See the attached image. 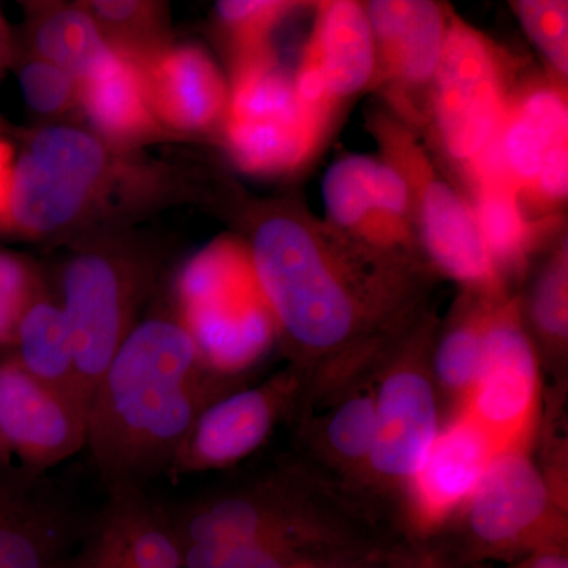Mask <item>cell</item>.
Returning a JSON list of instances; mask_svg holds the SVG:
<instances>
[{
  "instance_id": "1",
  "label": "cell",
  "mask_w": 568,
  "mask_h": 568,
  "mask_svg": "<svg viewBox=\"0 0 568 568\" xmlns=\"http://www.w3.org/2000/svg\"><path fill=\"white\" fill-rule=\"evenodd\" d=\"M250 253L305 390L365 373L402 342L414 308L413 263L372 252L294 207L254 226Z\"/></svg>"
},
{
  "instance_id": "2",
  "label": "cell",
  "mask_w": 568,
  "mask_h": 568,
  "mask_svg": "<svg viewBox=\"0 0 568 568\" xmlns=\"http://www.w3.org/2000/svg\"><path fill=\"white\" fill-rule=\"evenodd\" d=\"M230 394L181 320L149 317L119 347L93 390L88 444L108 491L170 476L205 406Z\"/></svg>"
},
{
  "instance_id": "3",
  "label": "cell",
  "mask_w": 568,
  "mask_h": 568,
  "mask_svg": "<svg viewBox=\"0 0 568 568\" xmlns=\"http://www.w3.org/2000/svg\"><path fill=\"white\" fill-rule=\"evenodd\" d=\"M126 171L99 134L43 126L14 159L0 227L26 239L69 234L102 211Z\"/></svg>"
},
{
  "instance_id": "4",
  "label": "cell",
  "mask_w": 568,
  "mask_h": 568,
  "mask_svg": "<svg viewBox=\"0 0 568 568\" xmlns=\"http://www.w3.org/2000/svg\"><path fill=\"white\" fill-rule=\"evenodd\" d=\"M178 290L179 320L215 375L233 376L250 368L280 336L250 246L237 239L224 235L194 254Z\"/></svg>"
},
{
  "instance_id": "5",
  "label": "cell",
  "mask_w": 568,
  "mask_h": 568,
  "mask_svg": "<svg viewBox=\"0 0 568 568\" xmlns=\"http://www.w3.org/2000/svg\"><path fill=\"white\" fill-rule=\"evenodd\" d=\"M173 521L182 547L324 538L366 541L302 467H283L250 487L193 504Z\"/></svg>"
},
{
  "instance_id": "6",
  "label": "cell",
  "mask_w": 568,
  "mask_h": 568,
  "mask_svg": "<svg viewBox=\"0 0 568 568\" xmlns=\"http://www.w3.org/2000/svg\"><path fill=\"white\" fill-rule=\"evenodd\" d=\"M459 514L462 532L452 552L465 566L567 551V508L562 491L528 450L497 455Z\"/></svg>"
},
{
  "instance_id": "7",
  "label": "cell",
  "mask_w": 568,
  "mask_h": 568,
  "mask_svg": "<svg viewBox=\"0 0 568 568\" xmlns=\"http://www.w3.org/2000/svg\"><path fill=\"white\" fill-rule=\"evenodd\" d=\"M368 123L381 159L407 183L417 241L437 271L470 293L506 294L481 241L470 201L436 170L409 125L383 112H375Z\"/></svg>"
},
{
  "instance_id": "8",
  "label": "cell",
  "mask_w": 568,
  "mask_h": 568,
  "mask_svg": "<svg viewBox=\"0 0 568 568\" xmlns=\"http://www.w3.org/2000/svg\"><path fill=\"white\" fill-rule=\"evenodd\" d=\"M510 100L499 48L473 26L448 14L426 112L437 145L465 178L495 149Z\"/></svg>"
},
{
  "instance_id": "9",
  "label": "cell",
  "mask_w": 568,
  "mask_h": 568,
  "mask_svg": "<svg viewBox=\"0 0 568 568\" xmlns=\"http://www.w3.org/2000/svg\"><path fill=\"white\" fill-rule=\"evenodd\" d=\"M324 134L306 114L274 48L234 55L224 112L231 159L248 174L276 175L312 159Z\"/></svg>"
},
{
  "instance_id": "10",
  "label": "cell",
  "mask_w": 568,
  "mask_h": 568,
  "mask_svg": "<svg viewBox=\"0 0 568 568\" xmlns=\"http://www.w3.org/2000/svg\"><path fill=\"white\" fill-rule=\"evenodd\" d=\"M428 334H413L375 369V436L364 484L406 488L439 435Z\"/></svg>"
},
{
  "instance_id": "11",
  "label": "cell",
  "mask_w": 568,
  "mask_h": 568,
  "mask_svg": "<svg viewBox=\"0 0 568 568\" xmlns=\"http://www.w3.org/2000/svg\"><path fill=\"white\" fill-rule=\"evenodd\" d=\"M540 362L518 298H497L476 386L457 414L488 437L497 454L528 450L540 414ZM455 416V414H454Z\"/></svg>"
},
{
  "instance_id": "12",
  "label": "cell",
  "mask_w": 568,
  "mask_h": 568,
  "mask_svg": "<svg viewBox=\"0 0 568 568\" xmlns=\"http://www.w3.org/2000/svg\"><path fill=\"white\" fill-rule=\"evenodd\" d=\"M144 286V276L134 265L97 250L77 254L63 267L59 305L89 405L119 347L136 327Z\"/></svg>"
},
{
  "instance_id": "13",
  "label": "cell",
  "mask_w": 568,
  "mask_h": 568,
  "mask_svg": "<svg viewBox=\"0 0 568 568\" xmlns=\"http://www.w3.org/2000/svg\"><path fill=\"white\" fill-rule=\"evenodd\" d=\"M327 223L366 250L413 263L417 246L409 189L384 159L346 155L323 178Z\"/></svg>"
},
{
  "instance_id": "14",
  "label": "cell",
  "mask_w": 568,
  "mask_h": 568,
  "mask_svg": "<svg viewBox=\"0 0 568 568\" xmlns=\"http://www.w3.org/2000/svg\"><path fill=\"white\" fill-rule=\"evenodd\" d=\"M375 70V39L364 3H317L294 84L302 106L321 132H327L339 104L373 84Z\"/></svg>"
},
{
  "instance_id": "15",
  "label": "cell",
  "mask_w": 568,
  "mask_h": 568,
  "mask_svg": "<svg viewBox=\"0 0 568 568\" xmlns=\"http://www.w3.org/2000/svg\"><path fill=\"white\" fill-rule=\"evenodd\" d=\"M304 390V379L293 368L261 386L220 396L193 422L170 476L237 465L263 446L284 414L302 403Z\"/></svg>"
},
{
  "instance_id": "16",
  "label": "cell",
  "mask_w": 568,
  "mask_h": 568,
  "mask_svg": "<svg viewBox=\"0 0 568 568\" xmlns=\"http://www.w3.org/2000/svg\"><path fill=\"white\" fill-rule=\"evenodd\" d=\"M375 39L373 84L383 85L403 123L420 119L418 99L429 91L446 40L448 10L429 0H373L364 3Z\"/></svg>"
},
{
  "instance_id": "17",
  "label": "cell",
  "mask_w": 568,
  "mask_h": 568,
  "mask_svg": "<svg viewBox=\"0 0 568 568\" xmlns=\"http://www.w3.org/2000/svg\"><path fill=\"white\" fill-rule=\"evenodd\" d=\"M0 435L21 466L47 473L88 444V409L9 358L0 364Z\"/></svg>"
},
{
  "instance_id": "18",
  "label": "cell",
  "mask_w": 568,
  "mask_h": 568,
  "mask_svg": "<svg viewBox=\"0 0 568 568\" xmlns=\"http://www.w3.org/2000/svg\"><path fill=\"white\" fill-rule=\"evenodd\" d=\"M80 532L44 473L0 465V568L74 567Z\"/></svg>"
},
{
  "instance_id": "19",
  "label": "cell",
  "mask_w": 568,
  "mask_h": 568,
  "mask_svg": "<svg viewBox=\"0 0 568 568\" xmlns=\"http://www.w3.org/2000/svg\"><path fill=\"white\" fill-rule=\"evenodd\" d=\"M497 455L469 418L452 416L406 485L414 532L432 536L459 514Z\"/></svg>"
},
{
  "instance_id": "20",
  "label": "cell",
  "mask_w": 568,
  "mask_h": 568,
  "mask_svg": "<svg viewBox=\"0 0 568 568\" xmlns=\"http://www.w3.org/2000/svg\"><path fill=\"white\" fill-rule=\"evenodd\" d=\"M495 151L523 204L538 179L566 170L568 104L562 84L537 82L511 95Z\"/></svg>"
},
{
  "instance_id": "21",
  "label": "cell",
  "mask_w": 568,
  "mask_h": 568,
  "mask_svg": "<svg viewBox=\"0 0 568 568\" xmlns=\"http://www.w3.org/2000/svg\"><path fill=\"white\" fill-rule=\"evenodd\" d=\"M138 63L160 125L181 133L204 132L226 112V82L203 48L166 43Z\"/></svg>"
},
{
  "instance_id": "22",
  "label": "cell",
  "mask_w": 568,
  "mask_h": 568,
  "mask_svg": "<svg viewBox=\"0 0 568 568\" xmlns=\"http://www.w3.org/2000/svg\"><path fill=\"white\" fill-rule=\"evenodd\" d=\"M347 377L334 386L317 388L302 402L327 403L323 418L306 420L308 444L317 457L345 476L364 481L375 436V376Z\"/></svg>"
},
{
  "instance_id": "23",
  "label": "cell",
  "mask_w": 568,
  "mask_h": 568,
  "mask_svg": "<svg viewBox=\"0 0 568 568\" xmlns=\"http://www.w3.org/2000/svg\"><path fill=\"white\" fill-rule=\"evenodd\" d=\"M466 181L473 190L469 201L476 212L481 241L497 275L506 284L507 276L525 267L536 246L537 223L529 220L495 149L466 175Z\"/></svg>"
},
{
  "instance_id": "24",
  "label": "cell",
  "mask_w": 568,
  "mask_h": 568,
  "mask_svg": "<svg viewBox=\"0 0 568 568\" xmlns=\"http://www.w3.org/2000/svg\"><path fill=\"white\" fill-rule=\"evenodd\" d=\"M80 106L106 144L132 148L164 132L149 104L140 63L114 50L99 73L81 82Z\"/></svg>"
},
{
  "instance_id": "25",
  "label": "cell",
  "mask_w": 568,
  "mask_h": 568,
  "mask_svg": "<svg viewBox=\"0 0 568 568\" xmlns=\"http://www.w3.org/2000/svg\"><path fill=\"white\" fill-rule=\"evenodd\" d=\"M91 540L132 568H183V547L173 521L142 488L110 491V504Z\"/></svg>"
},
{
  "instance_id": "26",
  "label": "cell",
  "mask_w": 568,
  "mask_h": 568,
  "mask_svg": "<svg viewBox=\"0 0 568 568\" xmlns=\"http://www.w3.org/2000/svg\"><path fill=\"white\" fill-rule=\"evenodd\" d=\"M29 44L32 55L65 71L80 84L114 55L84 3L39 7L29 22Z\"/></svg>"
},
{
  "instance_id": "27",
  "label": "cell",
  "mask_w": 568,
  "mask_h": 568,
  "mask_svg": "<svg viewBox=\"0 0 568 568\" xmlns=\"http://www.w3.org/2000/svg\"><path fill=\"white\" fill-rule=\"evenodd\" d=\"M503 295L506 294L488 295L466 291L465 301L437 339L429 358L436 388L450 402L455 414L465 406L476 386L484 362L489 316L497 298Z\"/></svg>"
},
{
  "instance_id": "28",
  "label": "cell",
  "mask_w": 568,
  "mask_h": 568,
  "mask_svg": "<svg viewBox=\"0 0 568 568\" xmlns=\"http://www.w3.org/2000/svg\"><path fill=\"white\" fill-rule=\"evenodd\" d=\"M14 346L18 349V362L33 377L70 396L89 413V403L82 394L74 368L65 316L61 305L44 291L33 298L22 315Z\"/></svg>"
},
{
  "instance_id": "29",
  "label": "cell",
  "mask_w": 568,
  "mask_h": 568,
  "mask_svg": "<svg viewBox=\"0 0 568 568\" xmlns=\"http://www.w3.org/2000/svg\"><path fill=\"white\" fill-rule=\"evenodd\" d=\"M372 544L377 541L295 538L239 545H189L183 548V568H312Z\"/></svg>"
},
{
  "instance_id": "30",
  "label": "cell",
  "mask_w": 568,
  "mask_h": 568,
  "mask_svg": "<svg viewBox=\"0 0 568 568\" xmlns=\"http://www.w3.org/2000/svg\"><path fill=\"white\" fill-rule=\"evenodd\" d=\"M112 50L142 59L163 47L164 9L155 2L95 0L84 3Z\"/></svg>"
},
{
  "instance_id": "31",
  "label": "cell",
  "mask_w": 568,
  "mask_h": 568,
  "mask_svg": "<svg viewBox=\"0 0 568 568\" xmlns=\"http://www.w3.org/2000/svg\"><path fill=\"white\" fill-rule=\"evenodd\" d=\"M530 321L548 347L562 351L568 338L567 242L560 245L534 284Z\"/></svg>"
},
{
  "instance_id": "32",
  "label": "cell",
  "mask_w": 568,
  "mask_h": 568,
  "mask_svg": "<svg viewBox=\"0 0 568 568\" xmlns=\"http://www.w3.org/2000/svg\"><path fill=\"white\" fill-rule=\"evenodd\" d=\"M301 3L283 0H222L216 3V18L230 36L234 55L272 47L271 37Z\"/></svg>"
},
{
  "instance_id": "33",
  "label": "cell",
  "mask_w": 568,
  "mask_h": 568,
  "mask_svg": "<svg viewBox=\"0 0 568 568\" xmlns=\"http://www.w3.org/2000/svg\"><path fill=\"white\" fill-rule=\"evenodd\" d=\"M523 29L547 59L559 81L568 74V3L562 0H519L511 3Z\"/></svg>"
},
{
  "instance_id": "34",
  "label": "cell",
  "mask_w": 568,
  "mask_h": 568,
  "mask_svg": "<svg viewBox=\"0 0 568 568\" xmlns=\"http://www.w3.org/2000/svg\"><path fill=\"white\" fill-rule=\"evenodd\" d=\"M18 78L26 104L43 118H58L80 104V82L43 59L29 54Z\"/></svg>"
},
{
  "instance_id": "35",
  "label": "cell",
  "mask_w": 568,
  "mask_h": 568,
  "mask_svg": "<svg viewBox=\"0 0 568 568\" xmlns=\"http://www.w3.org/2000/svg\"><path fill=\"white\" fill-rule=\"evenodd\" d=\"M41 291L28 261L0 250V345L14 346L21 317Z\"/></svg>"
},
{
  "instance_id": "36",
  "label": "cell",
  "mask_w": 568,
  "mask_h": 568,
  "mask_svg": "<svg viewBox=\"0 0 568 568\" xmlns=\"http://www.w3.org/2000/svg\"><path fill=\"white\" fill-rule=\"evenodd\" d=\"M387 548L379 544L353 549L345 555L336 556L312 568H381L386 558Z\"/></svg>"
},
{
  "instance_id": "37",
  "label": "cell",
  "mask_w": 568,
  "mask_h": 568,
  "mask_svg": "<svg viewBox=\"0 0 568 568\" xmlns=\"http://www.w3.org/2000/svg\"><path fill=\"white\" fill-rule=\"evenodd\" d=\"M74 568H132L126 566L122 559L112 555L106 548L100 547L95 541L89 540L82 549L78 559L74 560Z\"/></svg>"
},
{
  "instance_id": "38",
  "label": "cell",
  "mask_w": 568,
  "mask_h": 568,
  "mask_svg": "<svg viewBox=\"0 0 568 568\" xmlns=\"http://www.w3.org/2000/svg\"><path fill=\"white\" fill-rule=\"evenodd\" d=\"M14 149L0 132V223L9 205L11 175H13Z\"/></svg>"
},
{
  "instance_id": "39",
  "label": "cell",
  "mask_w": 568,
  "mask_h": 568,
  "mask_svg": "<svg viewBox=\"0 0 568 568\" xmlns=\"http://www.w3.org/2000/svg\"><path fill=\"white\" fill-rule=\"evenodd\" d=\"M510 568H568L567 551L540 552V555L511 564Z\"/></svg>"
},
{
  "instance_id": "40",
  "label": "cell",
  "mask_w": 568,
  "mask_h": 568,
  "mask_svg": "<svg viewBox=\"0 0 568 568\" xmlns=\"http://www.w3.org/2000/svg\"><path fill=\"white\" fill-rule=\"evenodd\" d=\"M11 58H13V47H11L10 31L0 13V74L10 65Z\"/></svg>"
},
{
  "instance_id": "41",
  "label": "cell",
  "mask_w": 568,
  "mask_h": 568,
  "mask_svg": "<svg viewBox=\"0 0 568 568\" xmlns=\"http://www.w3.org/2000/svg\"><path fill=\"white\" fill-rule=\"evenodd\" d=\"M437 568H466V566L452 552V549L440 547L439 567Z\"/></svg>"
},
{
  "instance_id": "42",
  "label": "cell",
  "mask_w": 568,
  "mask_h": 568,
  "mask_svg": "<svg viewBox=\"0 0 568 568\" xmlns=\"http://www.w3.org/2000/svg\"><path fill=\"white\" fill-rule=\"evenodd\" d=\"M13 462V454H11L10 447L7 446L6 439L0 435V465L11 466L14 465Z\"/></svg>"
}]
</instances>
